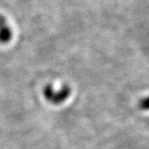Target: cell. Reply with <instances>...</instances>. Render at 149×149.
Segmentation results:
<instances>
[{"mask_svg": "<svg viewBox=\"0 0 149 149\" xmlns=\"http://www.w3.org/2000/svg\"><path fill=\"white\" fill-rule=\"evenodd\" d=\"M139 107L143 110H149V96L140 100L139 102Z\"/></svg>", "mask_w": 149, "mask_h": 149, "instance_id": "1", "label": "cell"}]
</instances>
